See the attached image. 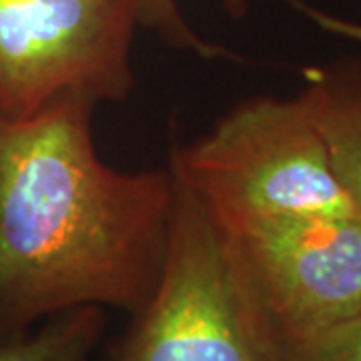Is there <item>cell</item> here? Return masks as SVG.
Listing matches in <instances>:
<instances>
[{"label":"cell","instance_id":"6da1fadb","mask_svg":"<svg viewBox=\"0 0 361 361\" xmlns=\"http://www.w3.org/2000/svg\"><path fill=\"white\" fill-rule=\"evenodd\" d=\"M94 104L0 115V337L61 311L139 313L165 263L173 167L125 173L97 153Z\"/></svg>","mask_w":361,"mask_h":361},{"label":"cell","instance_id":"7a4b0ae2","mask_svg":"<svg viewBox=\"0 0 361 361\" xmlns=\"http://www.w3.org/2000/svg\"><path fill=\"white\" fill-rule=\"evenodd\" d=\"M173 173L177 201L165 263L115 361H283L229 233Z\"/></svg>","mask_w":361,"mask_h":361},{"label":"cell","instance_id":"3957f363","mask_svg":"<svg viewBox=\"0 0 361 361\" xmlns=\"http://www.w3.org/2000/svg\"><path fill=\"white\" fill-rule=\"evenodd\" d=\"M169 163L221 219H360L299 94L243 101Z\"/></svg>","mask_w":361,"mask_h":361},{"label":"cell","instance_id":"277c9868","mask_svg":"<svg viewBox=\"0 0 361 361\" xmlns=\"http://www.w3.org/2000/svg\"><path fill=\"white\" fill-rule=\"evenodd\" d=\"M137 28L133 0H0V115L127 101Z\"/></svg>","mask_w":361,"mask_h":361},{"label":"cell","instance_id":"5b68a950","mask_svg":"<svg viewBox=\"0 0 361 361\" xmlns=\"http://www.w3.org/2000/svg\"><path fill=\"white\" fill-rule=\"evenodd\" d=\"M217 219L283 353L361 313V219Z\"/></svg>","mask_w":361,"mask_h":361},{"label":"cell","instance_id":"8992f818","mask_svg":"<svg viewBox=\"0 0 361 361\" xmlns=\"http://www.w3.org/2000/svg\"><path fill=\"white\" fill-rule=\"evenodd\" d=\"M299 92L327 145L331 165L361 219V75L357 63L305 73Z\"/></svg>","mask_w":361,"mask_h":361},{"label":"cell","instance_id":"52a82bcc","mask_svg":"<svg viewBox=\"0 0 361 361\" xmlns=\"http://www.w3.org/2000/svg\"><path fill=\"white\" fill-rule=\"evenodd\" d=\"M104 310L61 311L16 336L0 337V361H89L104 331Z\"/></svg>","mask_w":361,"mask_h":361},{"label":"cell","instance_id":"ba28073f","mask_svg":"<svg viewBox=\"0 0 361 361\" xmlns=\"http://www.w3.org/2000/svg\"><path fill=\"white\" fill-rule=\"evenodd\" d=\"M223 2L235 18L247 13L249 0H223ZM133 4H135L139 28H147L155 32L171 49L187 51L207 61H213V59L243 61L239 54L203 39L193 26L187 23L177 0H133Z\"/></svg>","mask_w":361,"mask_h":361},{"label":"cell","instance_id":"9c48e42d","mask_svg":"<svg viewBox=\"0 0 361 361\" xmlns=\"http://www.w3.org/2000/svg\"><path fill=\"white\" fill-rule=\"evenodd\" d=\"M283 361H361V313L285 351Z\"/></svg>","mask_w":361,"mask_h":361},{"label":"cell","instance_id":"30bf717a","mask_svg":"<svg viewBox=\"0 0 361 361\" xmlns=\"http://www.w3.org/2000/svg\"><path fill=\"white\" fill-rule=\"evenodd\" d=\"M357 68H360V75H361V65H360V63H357Z\"/></svg>","mask_w":361,"mask_h":361}]
</instances>
